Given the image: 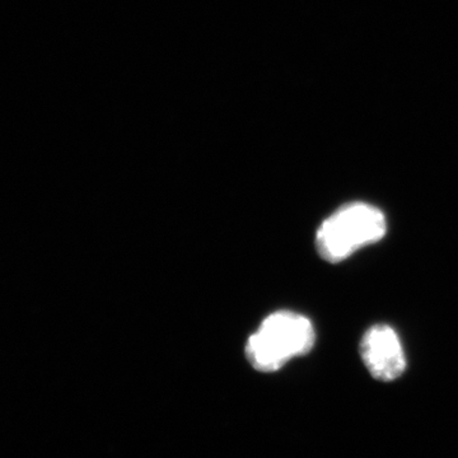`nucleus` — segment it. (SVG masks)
I'll return each instance as SVG.
<instances>
[{
    "mask_svg": "<svg viewBox=\"0 0 458 458\" xmlns=\"http://www.w3.org/2000/svg\"><path fill=\"white\" fill-rule=\"evenodd\" d=\"M315 340V328L309 318L291 311L276 312L250 337L247 360L256 370L276 372L293 358L309 354Z\"/></svg>",
    "mask_w": 458,
    "mask_h": 458,
    "instance_id": "obj_1",
    "label": "nucleus"
},
{
    "mask_svg": "<svg viewBox=\"0 0 458 458\" xmlns=\"http://www.w3.org/2000/svg\"><path fill=\"white\" fill-rule=\"evenodd\" d=\"M387 222L378 208L352 203L340 208L319 225L316 247L319 256L331 264H339L363 247L385 237Z\"/></svg>",
    "mask_w": 458,
    "mask_h": 458,
    "instance_id": "obj_2",
    "label": "nucleus"
},
{
    "mask_svg": "<svg viewBox=\"0 0 458 458\" xmlns=\"http://www.w3.org/2000/svg\"><path fill=\"white\" fill-rule=\"evenodd\" d=\"M360 355L370 376L378 381L393 382L405 372L403 345L394 328L387 325H376L364 334Z\"/></svg>",
    "mask_w": 458,
    "mask_h": 458,
    "instance_id": "obj_3",
    "label": "nucleus"
}]
</instances>
